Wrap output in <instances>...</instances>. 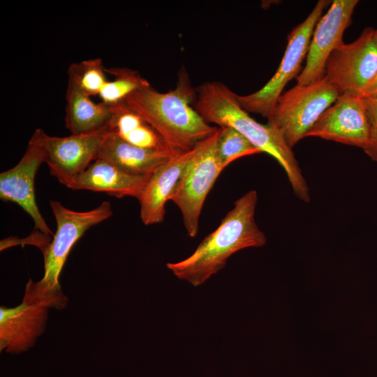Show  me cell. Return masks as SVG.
<instances>
[{
	"mask_svg": "<svg viewBox=\"0 0 377 377\" xmlns=\"http://www.w3.org/2000/svg\"><path fill=\"white\" fill-rule=\"evenodd\" d=\"M197 97L185 71L177 86L160 92L150 84L130 94L122 103L145 121L175 154L188 151L218 129L192 106Z\"/></svg>",
	"mask_w": 377,
	"mask_h": 377,
	"instance_id": "cell-1",
	"label": "cell"
},
{
	"mask_svg": "<svg viewBox=\"0 0 377 377\" xmlns=\"http://www.w3.org/2000/svg\"><path fill=\"white\" fill-rule=\"evenodd\" d=\"M194 108L208 124L228 126L244 136L261 152L273 157L285 171L295 195L310 201L309 189L292 149L273 127L260 124L239 105L237 96L227 85L208 81L196 88Z\"/></svg>",
	"mask_w": 377,
	"mask_h": 377,
	"instance_id": "cell-2",
	"label": "cell"
},
{
	"mask_svg": "<svg viewBox=\"0 0 377 377\" xmlns=\"http://www.w3.org/2000/svg\"><path fill=\"white\" fill-rule=\"evenodd\" d=\"M257 201L256 191L244 193L191 256L179 262L168 263L166 267L178 279L198 286L222 269L235 253L265 245L266 237L255 219Z\"/></svg>",
	"mask_w": 377,
	"mask_h": 377,
	"instance_id": "cell-3",
	"label": "cell"
},
{
	"mask_svg": "<svg viewBox=\"0 0 377 377\" xmlns=\"http://www.w3.org/2000/svg\"><path fill=\"white\" fill-rule=\"evenodd\" d=\"M50 205L57 229L52 239L43 251L44 275L36 283L29 280L24 297L43 303L47 308L59 309L65 307L67 302L61 290L59 276L73 246L88 229L107 220L113 212L108 201L88 211H74L56 200H50Z\"/></svg>",
	"mask_w": 377,
	"mask_h": 377,
	"instance_id": "cell-4",
	"label": "cell"
},
{
	"mask_svg": "<svg viewBox=\"0 0 377 377\" xmlns=\"http://www.w3.org/2000/svg\"><path fill=\"white\" fill-rule=\"evenodd\" d=\"M340 94L323 76L308 85H296L282 94L267 118L292 149L305 138L322 114Z\"/></svg>",
	"mask_w": 377,
	"mask_h": 377,
	"instance_id": "cell-5",
	"label": "cell"
},
{
	"mask_svg": "<svg viewBox=\"0 0 377 377\" xmlns=\"http://www.w3.org/2000/svg\"><path fill=\"white\" fill-rule=\"evenodd\" d=\"M330 1L320 0L308 17L288 36L286 49L272 78L259 90L245 96L237 95L240 106L246 112L267 118L287 83L298 76L306 57L315 27Z\"/></svg>",
	"mask_w": 377,
	"mask_h": 377,
	"instance_id": "cell-6",
	"label": "cell"
},
{
	"mask_svg": "<svg viewBox=\"0 0 377 377\" xmlns=\"http://www.w3.org/2000/svg\"><path fill=\"white\" fill-rule=\"evenodd\" d=\"M219 128L198 144L194 156L179 181L170 200L179 209L187 235L195 237L202 209L216 179L224 170L217 154Z\"/></svg>",
	"mask_w": 377,
	"mask_h": 377,
	"instance_id": "cell-7",
	"label": "cell"
},
{
	"mask_svg": "<svg viewBox=\"0 0 377 377\" xmlns=\"http://www.w3.org/2000/svg\"><path fill=\"white\" fill-rule=\"evenodd\" d=\"M110 132L108 124L93 132L64 137L50 135L37 128L29 141L44 149L50 174L68 187L97 158L99 149Z\"/></svg>",
	"mask_w": 377,
	"mask_h": 377,
	"instance_id": "cell-8",
	"label": "cell"
},
{
	"mask_svg": "<svg viewBox=\"0 0 377 377\" xmlns=\"http://www.w3.org/2000/svg\"><path fill=\"white\" fill-rule=\"evenodd\" d=\"M374 29L367 27L350 43H343L330 55L324 76L340 95L361 93L377 75V43Z\"/></svg>",
	"mask_w": 377,
	"mask_h": 377,
	"instance_id": "cell-9",
	"label": "cell"
},
{
	"mask_svg": "<svg viewBox=\"0 0 377 377\" xmlns=\"http://www.w3.org/2000/svg\"><path fill=\"white\" fill-rule=\"evenodd\" d=\"M357 0H334L317 22L306 57V64L297 77V85H308L324 76L331 53L343 43V34L351 22Z\"/></svg>",
	"mask_w": 377,
	"mask_h": 377,
	"instance_id": "cell-10",
	"label": "cell"
},
{
	"mask_svg": "<svg viewBox=\"0 0 377 377\" xmlns=\"http://www.w3.org/2000/svg\"><path fill=\"white\" fill-rule=\"evenodd\" d=\"M316 137L327 140L365 148L369 140V124L364 99L341 94L320 117L305 138Z\"/></svg>",
	"mask_w": 377,
	"mask_h": 377,
	"instance_id": "cell-11",
	"label": "cell"
},
{
	"mask_svg": "<svg viewBox=\"0 0 377 377\" xmlns=\"http://www.w3.org/2000/svg\"><path fill=\"white\" fill-rule=\"evenodd\" d=\"M46 161L44 149L29 141L24 154L12 168L0 174V198L17 204L34 223L35 230L47 235L54 234L38 207L34 182L39 167Z\"/></svg>",
	"mask_w": 377,
	"mask_h": 377,
	"instance_id": "cell-12",
	"label": "cell"
},
{
	"mask_svg": "<svg viewBox=\"0 0 377 377\" xmlns=\"http://www.w3.org/2000/svg\"><path fill=\"white\" fill-rule=\"evenodd\" d=\"M45 304L26 297L14 307L0 308V350L20 353L32 347L44 330L47 319Z\"/></svg>",
	"mask_w": 377,
	"mask_h": 377,
	"instance_id": "cell-13",
	"label": "cell"
},
{
	"mask_svg": "<svg viewBox=\"0 0 377 377\" xmlns=\"http://www.w3.org/2000/svg\"><path fill=\"white\" fill-rule=\"evenodd\" d=\"M198 144L188 151L175 154L150 175L138 199L140 219L145 225L163 221L165 204L196 153Z\"/></svg>",
	"mask_w": 377,
	"mask_h": 377,
	"instance_id": "cell-14",
	"label": "cell"
},
{
	"mask_svg": "<svg viewBox=\"0 0 377 377\" xmlns=\"http://www.w3.org/2000/svg\"><path fill=\"white\" fill-rule=\"evenodd\" d=\"M150 175H134L97 158L67 187L104 192L117 198H140Z\"/></svg>",
	"mask_w": 377,
	"mask_h": 377,
	"instance_id": "cell-15",
	"label": "cell"
},
{
	"mask_svg": "<svg viewBox=\"0 0 377 377\" xmlns=\"http://www.w3.org/2000/svg\"><path fill=\"white\" fill-rule=\"evenodd\" d=\"M175 154L170 149H151L129 144L112 132L104 140L97 158L134 175H151Z\"/></svg>",
	"mask_w": 377,
	"mask_h": 377,
	"instance_id": "cell-16",
	"label": "cell"
},
{
	"mask_svg": "<svg viewBox=\"0 0 377 377\" xmlns=\"http://www.w3.org/2000/svg\"><path fill=\"white\" fill-rule=\"evenodd\" d=\"M91 96L68 81L65 125L71 134L87 133L107 126L112 116L110 105L95 103Z\"/></svg>",
	"mask_w": 377,
	"mask_h": 377,
	"instance_id": "cell-17",
	"label": "cell"
},
{
	"mask_svg": "<svg viewBox=\"0 0 377 377\" xmlns=\"http://www.w3.org/2000/svg\"><path fill=\"white\" fill-rule=\"evenodd\" d=\"M110 106L112 116L108 125L112 133L139 147L170 149L155 130L123 103Z\"/></svg>",
	"mask_w": 377,
	"mask_h": 377,
	"instance_id": "cell-18",
	"label": "cell"
},
{
	"mask_svg": "<svg viewBox=\"0 0 377 377\" xmlns=\"http://www.w3.org/2000/svg\"><path fill=\"white\" fill-rule=\"evenodd\" d=\"M106 72L113 75L114 79L108 81L99 97L101 102L108 105L122 103L133 92L149 84L138 71L127 68H106Z\"/></svg>",
	"mask_w": 377,
	"mask_h": 377,
	"instance_id": "cell-19",
	"label": "cell"
},
{
	"mask_svg": "<svg viewBox=\"0 0 377 377\" xmlns=\"http://www.w3.org/2000/svg\"><path fill=\"white\" fill-rule=\"evenodd\" d=\"M105 73L106 68L101 59H90L71 64L68 81L89 96H99L108 81Z\"/></svg>",
	"mask_w": 377,
	"mask_h": 377,
	"instance_id": "cell-20",
	"label": "cell"
},
{
	"mask_svg": "<svg viewBox=\"0 0 377 377\" xmlns=\"http://www.w3.org/2000/svg\"><path fill=\"white\" fill-rule=\"evenodd\" d=\"M216 149L223 169L241 157L261 153L244 136L228 126L219 127Z\"/></svg>",
	"mask_w": 377,
	"mask_h": 377,
	"instance_id": "cell-21",
	"label": "cell"
},
{
	"mask_svg": "<svg viewBox=\"0 0 377 377\" xmlns=\"http://www.w3.org/2000/svg\"><path fill=\"white\" fill-rule=\"evenodd\" d=\"M369 124V140L363 149L374 161L377 162V98H364Z\"/></svg>",
	"mask_w": 377,
	"mask_h": 377,
	"instance_id": "cell-22",
	"label": "cell"
},
{
	"mask_svg": "<svg viewBox=\"0 0 377 377\" xmlns=\"http://www.w3.org/2000/svg\"><path fill=\"white\" fill-rule=\"evenodd\" d=\"M362 98H377V75L360 94Z\"/></svg>",
	"mask_w": 377,
	"mask_h": 377,
	"instance_id": "cell-23",
	"label": "cell"
},
{
	"mask_svg": "<svg viewBox=\"0 0 377 377\" xmlns=\"http://www.w3.org/2000/svg\"><path fill=\"white\" fill-rule=\"evenodd\" d=\"M374 38L376 43H377V30H375V31H374Z\"/></svg>",
	"mask_w": 377,
	"mask_h": 377,
	"instance_id": "cell-24",
	"label": "cell"
}]
</instances>
